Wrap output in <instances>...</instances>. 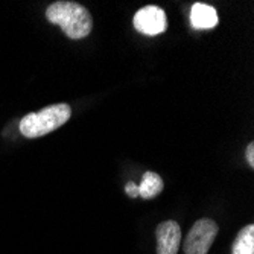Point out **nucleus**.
Returning a JSON list of instances; mask_svg holds the SVG:
<instances>
[{"label": "nucleus", "instance_id": "f257e3e1", "mask_svg": "<svg viewBox=\"0 0 254 254\" xmlns=\"http://www.w3.org/2000/svg\"><path fill=\"white\" fill-rule=\"evenodd\" d=\"M46 18L58 25L63 32L72 40L85 38L93 28V18L88 9L78 2L60 0L46 9Z\"/></svg>", "mask_w": 254, "mask_h": 254}, {"label": "nucleus", "instance_id": "f03ea898", "mask_svg": "<svg viewBox=\"0 0 254 254\" xmlns=\"http://www.w3.org/2000/svg\"><path fill=\"white\" fill-rule=\"evenodd\" d=\"M72 116L67 104L46 107L38 113H29L20 121V131L26 138H38L63 127Z\"/></svg>", "mask_w": 254, "mask_h": 254}, {"label": "nucleus", "instance_id": "7ed1b4c3", "mask_svg": "<svg viewBox=\"0 0 254 254\" xmlns=\"http://www.w3.org/2000/svg\"><path fill=\"white\" fill-rule=\"evenodd\" d=\"M219 232V227L213 219L204 218L193 224L190 232L184 239V253L186 254H207L215 238Z\"/></svg>", "mask_w": 254, "mask_h": 254}, {"label": "nucleus", "instance_id": "20e7f679", "mask_svg": "<svg viewBox=\"0 0 254 254\" xmlns=\"http://www.w3.org/2000/svg\"><path fill=\"white\" fill-rule=\"evenodd\" d=\"M168 21L165 11L149 5L142 9H138L134 15V28L145 35H158L166 31Z\"/></svg>", "mask_w": 254, "mask_h": 254}, {"label": "nucleus", "instance_id": "39448f33", "mask_svg": "<svg viewBox=\"0 0 254 254\" xmlns=\"http://www.w3.org/2000/svg\"><path fill=\"white\" fill-rule=\"evenodd\" d=\"M157 254H177L181 244V228L175 221H165L155 230Z\"/></svg>", "mask_w": 254, "mask_h": 254}, {"label": "nucleus", "instance_id": "423d86ee", "mask_svg": "<svg viewBox=\"0 0 254 254\" xmlns=\"http://www.w3.org/2000/svg\"><path fill=\"white\" fill-rule=\"evenodd\" d=\"M190 23L195 29H212L218 25L216 9L205 3H195L190 9Z\"/></svg>", "mask_w": 254, "mask_h": 254}, {"label": "nucleus", "instance_id": "0eeeda50", "mask_svg": "<svg viewBox=\"0 0 254 254\" xmlns=\"http://www.w3.org/2000/svg\"><path fill=\"white\" fill-rule=\"evenodd\" d=\"M163 192V180L155 172H146L142 177V183L138 186V196L143 199H152Z\"/></svg>", "mask_w": 254, "mask_h": 254}, {"label": "nucleus", "instance_id": "6e6552de", "mask_svg": "<svg viewBox=\"0 0 254 254\" xmlns=\"http://www.w3.org/2000/svg\"><path fill=\"white\" fill-rule=\"evenodd\" d=\"M232 254H254V225L244 227L232 248Z\"/></svg>", "mask_w": 254, "mask_h": 254}, {"label": "nucleus", "instance_id": "1a4fd4ad", "mask_svg": "<svg viewBox=\"0 0 254 254\" xmlns=\"http://www.w3.org/2000/svg\"><path fill=\"white\" fill-rule=\"evenodd\" d=\"M245 155H247V160H248L250 166L253 168V166H254V143H253V142L248 143L247 151H245Z\"/></svg>", "mask_w": 254, "mask_h": 254}, {"label": "nucleus", "instance_id": "9d476101", "mask_svg": "<svg viewBox=\"0 0 254 254\" xmlns=\"http://www.w3.org/2000/svg\"><path fill=\"white\" fill-rule=\"evenodd\" d=\"M125 192H127L128 196L135 198V196H138V186H135L134 183H128L127 188H125Z\"/></svg>", "mask_w": 254, "mask_h": 254}]
</instances>
